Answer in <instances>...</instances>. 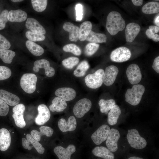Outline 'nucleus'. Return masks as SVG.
Returning <instances> with one entry per match:
<instances>
[{"instance_id":"a19ab883","label":"nucleus","mask_w":159,"mask_h":159,"mask_svg":"<svg viewBox=\"0 0 159 159\" xmlns=\"http://www.w3.org/2000/svg\"><path fill=\"white\" fill-rule=\"evenodd\" d=\"M11 74V70L9 68L4 66H0V80L9 78Z\"/></svg>"},{"instance_id":"1a4fd4ad","label":"nucleus","mask_w":159,"mask_h":159,"mask_svg":"<svg viewBox=\"0 0 159 159\" xmlns=\"http://www.w3.org/2000/svg\"><path fill=\"white\" fill-rule=\"evenodd\" d=\"M110 129L107 125L104 124L100 126L91 136L94 143L98 145L106 140Z\"/></svg>"},{"instance_id":"6e6552de","label":"nucleus","mask_w":159,"mask_h":159,"mask_svg":"<svg viewBox=\"0 0 159 159\" xmlns=\"http://www.w3.org/2000/svg\"><path fill=\"white\" fill-rule=\"evenodd\" d=\"M126 75L130 83L132 85H136L141 81L142 74L140 68L138 65L132 64L127 68Z\"/></svg>"},{"instance_id":"f3484780","label":"nucleus","mask_w":159,"mask_h":159,"mask_svg":"<svg viewBox=\"0 0 159 159\" xmlns=\"http://www.w3.org/2000/svg\"><path fill=\"white\" fill-rule=\"evenodd\" d=\"M77 121L75 117L72 116H70L67 121L63 118L59 120L58 126L61 131L63 132L73 131L77 127Z\"/></svg>"},{"instance_id":"37998d69","label":"nucleus","mask_w":159,"mask_h":159,"mask_svg":"<svg viewBox=\"0 0 159 159\" xmlns=\"http://www.w3.org/2000/svg\"><path fill=\"white\" fill-rule=\"evenodd\" d=\"M9 110L8 105L0 98V116H4L6 115Z\"/></svg>"},{"instance_id":"bb28decb","label":"nucleus","mask_w":159,"mask_h":159,"mask_svg":"<svg viewBox=\"0 0 159 159\" xmlns=\"http://www.w3.org/2000/svg\"><path fill=\"white\" fill-rule=\"evenodd\" d=\"M67 106L65 101L57 97L52 100V104L49 106V109L52 112H61L65 109Z\"/></svg>"},{"instance_id":"603ef678","label":"nucleus","mask_w":159,"mask_h":159,"mask_svg":"<svg viewBox=\"0 0 159 159\" xmlns=\"http://www.w3.org/2000/svg\"><path fill=\"white\" fill-rule=\"evenodd\" d=\"M154 23L156 26L159 27V15L158 14L155 17L154 19Z\"/></svg>"},{"instance_id":"4468645a","label":"nucleus","mask_w":159,"mask_h":159,"mask_svg":"<svg viewBox=\"0 0 159 159\" xmlns=\"http://www.w3.org/2000/svg\"><path fill=\"white\" fill-rule=\"evenodd\" d=\"M37 109L38 114L35 119V122L37 125H43L49 120L50 112L47 106L44 104L39 105Z\"/></svg>"},{"instance_id":"423d86ee","label":"nucleus","mask_w":159,"mask_h":159,"mask_svg":"<svg viewBox=\"0 0 159 159\" xmlns=\"http://www.w3.org/2000/svg\"><path fill=\"white\" fill-rule=\"evenodd\" d=\"M91 101L87 98H83L78 101L74 105L73 112L78 118L82 117L92 107Z\"/></svg>"},{"instance_id":"5fc2aeb1","label":"nucleus","mask_w":159,"mask_h":159,"mask_svg":"<svg viewBox=\"0 0 159 159\" xmlns=\"http://www.w3.org/2000/svg\"><path fill=\"white\" fill-rule=\"evenodd\" d=\"M127 159H144L143 158L135 156H132L129 157Z\"/></svg>"},{"instance_id":"473e14b6","label":"nucleus","mask_w":159,"mask_h":159,"mask_svg":"<svg viewBox=\"0 0 159 159\" xmlns=\"http://www.w3.org/2000/svg\"><path fill=\"white\" fill-rule=\"evenodd\" d=\"M98 104L101 112L105 113L110 110L112 107L115 104V102L113 99L105 100L102 99L99 101Z\"/></svg>"},{"instance_id":"a878e982","label":"nucleus","mask_w":159,"mask_h":159,"mask_svg":"<svg viewBox=\"0 0 159 159\" xmlns=\"http://www.w3.org/2000/svg\"><path fill=\"white\" fill-rule=\"evenodd\" d=\"M121 110L119 106L115 104L111 108L108 114L107 121L109 125H114L116 124Z\"/></svg>"},{"instance_id":"79ce46f5","label":"nucleus","mask_w":159,"mask_h":159,"mask_svg":"<svg viewBox=\"0 0 159 159\" xmlns=\"http://www.w3.org/2000/svg\"><path fill=\"white\" fill-rule=\"evenodd\" d=\"M8 12V10H4L0 15V30L4 28L6 24L8 21L7 18Z\"/></svg>"},{"instance_id":"c03bdc74","label":"nucleus","mask_w":159,"mask_h":159,"mask_svg":"<svg viewBox=\"0 0 159 159\" xmlns=\"http://www.w3.org/2000/svg\"><path fill=\"white\" fill-rule=\"evenodd\" d=\"M10 47L11 44L9 41L0 34V48L8 49Z\"/></svg>"},{"instance_id":"f03ea898","label":"nucleus","mask_w":159,"mask_h":159,"mask_svg":"<svg viewBox=\"0 0 159 159\" xmlns=\"http://www.w3.org/2000/svg\"><path fill=\"white\" fill-rule=\"evenodd\" d=\"M145 91L144 86L140 84L134 85L132 88L127 89L125 95V101L132 105H138L141 101Z\"/></svg>"},{"instance_id":"20e7f679","label":"nucleus","mask_w":159,"mask_h":159,"mask_svg":"<svg viewBox=\"0 0 159 159\" xmlns=\"http://www.w3.org/2000/svg\"><path fill=\"white\" fill-rule=\"evenodd\" d=\"M37 76L33 73L24 74L20 80V85L23 90L28 94L34 92L36 89Z\"/></svg>"},{"instance_id":"864d4df0","label":"nucleus","mask_w":159,"mask_h":159,"mask_svg":"<svg viewBox=\"0 0 159 159\" xmlns=\"http://www.w3.org/2000/svg\"><path fill=\"white\" fill-rule=\"evenodd\" d=\"M153 40L155 42H158L159 41V35L157 34H155L152 38Z\"/></svg>"},{"instance_id":"3c124183","label":"nucleus","mask_w":159,"mask_h":159,"mask_svg":"<svg viewBox=\"0 0 159 159\" xmlns=\"http://www.w3.org/2000/svg\"><path fill=\"white\" fill-rule=\"evenodd\" d=\"M132 1L134 5L136 6H140L142 5L143 2V0H132Z\"/></svg>"},{"instance_id":"de8ad7c7","label":"nucleus","mask_w":159,"mask_h":159,"mask_svg":"<svg viewBox=\"0 0 159 159\" xmlns=\"http://www.w3.org/2000/svg\"><path fill=\"white\" fill-rule=\"evenodd\" d=\"M152 68L157 73H159V56H158L154 60Z\"/></svg>"},{"instance_id":"58836bf2","label":"nucleus","mask_w":159,"mask_h":159,"mask_svg":"<svg viewBox=\"0 0 159 159\" xmlns=\"http://www.w3.org/2000/svg\"><path fill=\"white\" fill-rule=\"evenodd\" d=\"M99 44L90 42L88 44L85 49V54L87 56H90L94 54L98 50L99 47Z\"/></svg>"},{"instance_id":"c756f323","label":"nucleus","mask_w":159,"mask_h":159,"mask_svg":"<svg viewBox=\"0 0 159 159\" xmlns=\"http://www.w3.org/2000/svg\"><path fill=\"white\" fill-rule=\"evenodd\" d=\"M142 11L146 14L158 13L159 12V3L156 1L148 2L143 6Z\"/></svg>"},{"instance_id":"dca6fc26","label":"nucleus","mask_w":159,"mask_h":159,"mask_svg":"<svg viewBox=\"0 0 159 159\" xmlns=\"http://www.w3.org/2000/svg\"><path fill=\"white\" fill-rule=\"evenodd\" d=\"M55 95L66 101H70L74 99L76 95V91L69 87H63L57 89L55 92Z\"/></svg>"},{"instance_id":"2eb2a0df","label":"nucleus","mask_w":159,"mask_h":159,"mask_svg":"<svg viewBox=\"0 0 159 159\" xmlns=\"http://www.w3.org/2000/svg\"><path fill=\"white\" fill-rule=\"evenodd\" d=\"M75 151V147L72 144L69 145L65 148L57 146L54 149V152L59 159H70L71 155Z\"/></svg>"},{"instance_id":"c85d7f7f","label":"nucleus","mask_w":159,"mask_h":159,"mask_svg":"<svg viewBox=\"0 0 159 159\" xmlns=\"http://www.w3.org/2000/svg\"><path fill=\"white\" fill-rule=\"evenodd\" d=\"M26 46L29 52L35 56H40L44 53V50L41 46L29 40L26 42Z\"/></svg>"},{"instance_id":"49530a36","label":"nucleus","mask_w":159,"mask_h":159,"mask_svg":"<svg viewBox=\"0 0 159 159\" xmlns=\"http://www.w3.org/2000/svg\"><path fill=\"white\" fill-rule=\"evenodd\" d=\"M22 146L24 149L30 150L33 147L32 146H31L30 145V143L26 139L23 138L22 139Z\"/></svg>"},{"instance_id":"4be33fe9","label":"nucleus","mask_w":159,"mask_h":159,"mask_svg":"<svg viewBox=\"0 0 159 159\" xmlns=\"http://www.w3.org/2000/svg\"><path fill=\"white\" fill-rule=\"evenodd\" d=\"M92 154L95 156L103 159H115V156L113 152L104 146H97L92 150Z\"/></svg>"},{"instance_id":"a211bd4d","label":"nucleus","mask_w":159,"mask_h":159,"mask_svg":"<svg viewBox=\"0 0 159 159\" xmlns=\"http://www.w3.org/2000/svg\"><path fill=\"white\" fill-rule=\"evenodd\" d=\"M140 30V25L136 23H130L127 25L125 29L126 40L128 42H132Z\"/></svg>"},{"instance_id":"5701e85b","label":"nucleus","mask_w":159,"mask_h":159,"mask_svg":"<svg viewBox=\"0 0 159 159\" xmlns=\"http://www.w3.org/2000/svg\"><path fill=\"white\" fill-rule=\"evenodd\" d=\"M27 17L26 12L21 9L10 10L7 16L8 21L12 22L24 21L26 19Z\"/></svg>"},{"instance_id":"72a5a7b5","label":"nucleus","mask_w":159,"mask_h":159,"mask_svg":"<svg viewBox=\"0 0 159 159\" xmlns=\"http://www.w3.org/2000/svg\"><path fill=\"white\" fill-rule=\"evenodd\" d=\"M90 67L87 61L84 60L81 62L74 70L73 74L76 77H80L84 76L86 71Z\"/></svg>"},{"instance_id":"393cba45","label":"nucleus","mask_w":159,"mask_h":159,"mask_svg":"<svg viewBox=\"0 0 159 159\" xmlns=\"http://www.w3.org/2000/svg\"><path fill=\"white\" fill-rule=\"evenodd\" d=\"M39 129L40 132L34 130L31 131L30 134L34 139L38 142L40 141L42 136L45 135L50 137L52 135L54 132L52 128L47 126H42Z\"/></svg>"},{"instance_id":"09e8293b","label":"nucleus","mask_w":159,"mask_h":159,"mask_svg":"<svg viewBox=\"0 0 159 159\" xmlns=\"http://www.w3.org/2000/svg\"><path fill=\"white\" fill-rule=\"evenodd\" d=\"M149 29L154 34L158 33L159 31V27L156 26H150L149 27Z\"/></svg>"},{"instance_id":"9b49d317","label":"nucleus","mask_w":159,"mask_h":159,"mask_svg":"<svg viewBox=\"0 0 159 159\" xmlns=\"http://www.w3.org/2000/svg\"><path fill=\"white\" fill-rule=\"evenodd\" d=\"M25 109V106L24 104H19L15 105L12 109L13 112V118L15 125L19 127L23 128L26 125L23 117Z\"/></svg>"},{"instance_id":"ea45409f","label":"nucleus","mask_w":159,"mask_h":159,"mask_svg":"<svg viewBox=\"0 0 159 159\" xmlns=\"http://www.w3.org/2000/svg\"><path fill=\"white\" fill-rule=\"evenodd\" d=\"M63 49L64 52H71L76 56H79L81 54L80 49L73 44H69L65 45Z\"/></svg>"},{"instance_id":"8fccbe9b","label":"nucleus","mask_w":159,"mask_h":159,"mask_svg":"<svg viewBox=\"0 0 159 159\" xmlns=\"http://www.w3.org/2000/svg\"><path fill=\"white\" fill-rule=\"evenodd\" d=\"M145 34L150 39H152L155 34L149 29L146 30Z\"/></svg>"},{"instance_id":"4c0bfd02","label":"nucleus","mask_w":159,"mask_h":159,"mask_svg":"<svg viewBox=\"0 0 159 159\" xmlns=\"http://www.w3.org/2000/svg\"><path fill=\"white\" fill-rule=\"evenodd\" d=\"M25 35L29 40L32 42L42 41L45 38L44 35L37 34L31 31H27L26 32Z\"/></svg>"},{"instance_id":"a18cd8bd","label":"nucleus","mask_w":159,"mask_h":159,"mask_svg":"<svg viewBox=\"0 0 159 159\" xmlns=\"http://www.w3.org/2000/svg\"><path fill=\"white\" fill-rule=\"evenodd\" d=\"M76 12V21H80L82 18L83 6L80 4H77L75 6Z\"/></svg>"},{"instance_id":"6ab92c4d","label":"nucleus","mask_w":159,"mask_h":159,"mask_svg":"<svg viewBox=\"0 0 159 159\" xmlns=\"http://www.w3.org/2000/svg\"><path fill=\"white\" fill-rule=\"evenodd\" d=\"M11 136L7 129L2 128L0 129V150L4 151L9 147L11 143Z\"/></svg>"},{"instance_id":"7ed1b4c3","label":"nucleus","mask_w":159,"mask_h":159,"mask_svg":"<svg viewBox=\"0 0 159 159\" xmlns=\"http://www.w3.org/2000/svg\"><path fill=\"white\" fill-rule=\"evenodd\" d=\"M127 138L129 145L134 149H142L147 146L146 140L140 135L138 130L135 129L128 130Z\"/></svg>"},{"instance_id":"412c9836","label":"nucleus","mask_w":159,"mask_h":159,"mask_svg":"<svg viewBox=\"0 0 159 159\" xmlns=\"http://www.w3.org/2000/svg\"><path fill=\"white\" fill-rule=\"evenodd\" d=\"M26 28L32 32L44 35L46 32L44 27L36 19L32 18L27 19L25 24Z\"/></svg>"},{"instance_id":"7c9ffc66","label":"nucleus","mask_w":159,"mask_h":159,"mask_svg":"<svg viewBox=\"0 0 159 159\" xmlns=\"http://www.w3.org/2000/svg\"><path fill=\"white\" fill-rule=\"evenodd\" d=\"M107 39L105 34L96 33L91 31L86 40L91 42L96 43L106 42Z\"/></svg>"},{"instance_id":"f8f14e48","label":"nucleus","mask_w":159,"mask_h":159,"mask_svg":"<svg viewBox=\"0 0 159 159\" xmlns=\"http://www.w3.org/2000/svg\"><path fill=\"white\" fill-rule=\"evenodd\" d=\"M119 70L115 66L112 65L107 67L104 71L103 82L106 86L112 85L115 81L118 74Z\"/></svg>"},{"instance_id":"0eeeda50","label":"nucleus","mask_w":159,"mask_h":159,"mask_svg":"<svg viewBox=\"0 0 159 159\" xmlns=\"http://www.w3.org/2000/svg\"><path fill=\"white\" fill-rule=\"evenodd\" d=\"M131 56V53L129 49L121 47L116 49L111 52L110 59L114 62H122L128 60Z\"/></svg>"},{"instance_id":"2f4dec72","label":"nucleus","mask_w":159,"mask_h":159,"mask_svg":"<svg viewBox=\"0 0 159 159\" xmlns=\"http://www.w3.org/2000/svg\"><path fill=\"white\" fill-rule=\"evenodd\" d=\"M15 55V53L12 50L0 48V58L5 63L11 64Z\"/></svg>"},{"instance_id":"f704fd0d","label":"nucleus","mask_w":159,"mask_h":159,"mask_svg":"<svg viewBox=\"0 0 159 159\" xmlns=\"http://www.w3.org/2000/svg\"><path fill=\"white\" fill-rule=\"evenodd\" d=\"M31 1L34 9L39 12L44 11L47 4V0H32Z\"/></svg>"},{"instance_id":"c9c22d12","label":"nucleus","mask_w":159,"mask_h":159,"mask_svg":"<svg viewBox=\"0 0 159 159\" xmlns=\"http://www.w3.org/2000/svg\"><path fill=\"white\" fill-rule=\"evenodd\" d=\"M26 139L29 142L30 144L40 154H42L44 152L45 149L42 145L38 141L36 140L30 134H28L26 135Z\"/></svg>"},{"instance_id":"b1692460","label":"nucleus","mask_w":159,"mask_h":159,"mask_svg":"<svg viewBox=\"0 0 159 159\" xmlns=\"http://www.w3.org/2000/svg\"><path fill=\"white\" fill-rule=\"evenodd\" d=\"M64 29L69 33V39L71 41L76 42L79 39V28L70 22H66L63 26Z\"/></svg>"},{"instance_id":"6e6d98bb","label":"nucleus","mask_w":159,"mask_h":159,"mask_svg":"<svg viewBox=\"0 0 159 159\" xmlns=\"http://www.w3.org/2000/svg\"><path fill=\"white\" fill-rule=\"evenodd\" d=\"M11 1L14 2H20L21 1H23V0H11Z\"/></svg>"},{"instance_id":"f257e3e1","label":"nucleus","mask_w":159,"mask_h":159,"mask_svg":"<svg viewBox=\"0 0 159 159\" xmlns=\"http://www.w3.org/2000/svg\"><path fill=\"white\" fill-rule=\"evenodd\" d=\"M125 26V21L119 12L114 11L109 14L107 18L106 28L111 35H116L122 31Z\"/></svg>"},{"instance_id":"e433bc0d","label":"nucleus","mask_w":159,"mask_h":159,"mask_svg":"<svg viewBox=\"0 0 159 159\" xmlns=\"http://www.w3.org/2000/svg\"><path fill=\"white\" fill-rule=\"evenodd\" d=\"M78 58L74 57H70L62 60V63L66 68L71 69L79 62Z\"/></svg>"},{"instance_id":"9d476101","label":"nucleus","mask_w":159,"mask_h":159,"mask_svg":"<svg viewBox=\"0 0 159 159\" xmlns=\"http://www.w3.org/2000/svg\"><path fill=\"white\" fill-rule=\"evenodd\" d=\"M120 133L116 129H110L106 140L107 148L113 153L116 151L118 148V142L120 137Z\"/></svg>"},{"instance_id":"39448f33","label":"nucleus","mask_w":159,"mask_h":159,"mask_svg":"<svg viewBox=\"0 0 159 159\" xmlns=\"http://www.w3.org/2000/svg\"><path fill=\"white\" fill-rule=\"evenodd\" d=\"M104 71L102 69L97 70L94 73L86 76L85 81L87 86L91 89H95L101 86L103 82Z\"/></svg>"},{"instance_id":"aec40b11","label":"nucleus","mask_w":159,"mask_h":159,"mask_svg":"<svg viewBox=\"0 0 159 159\" xmlns=\"http://www.w3.org/2000/svg\"><path fill=\"white\" fill-rule=\"evenodd\" d=\"M0 98L8 105L14 106L20 102L19 98L17 95L4 90H0Z\"/></svg>"},{"instance_id":"cd10ccee","label":"nucleus","mask_w":159,"mask_h":159,"mask_svg":"<svg viewBox=\"0 0 159 159\" xmlns=\"http://www.w3.org/2000/svg\"><path fill=\"white\" fill-rule=\"evenodd\" d=\"M92 25L89 21L83 22L80 25L79 30V39L81 41L85 40L92 31Z\"/></svg>"},{"instance_id":"ddd939ff","label":"nucleus","mask_w":159,"mask_h":159,"mask_svg":"<svg viewBox=\"0 0 159 159\" xmlns=\"http://www.w3.org/2000/svg\"><path fill=\"white\" fill-rule=\"evenodd\" d=\"M33 69L35 72H38L40 69L43 68L44 69L45 74L47 77H52L55 74L54 69L50 66L49 62L45 59H42L35 61Z\"/></svg>"}]
</instances>
